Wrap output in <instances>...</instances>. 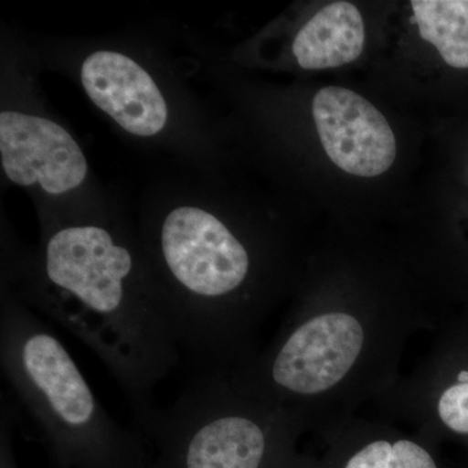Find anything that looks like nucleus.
<instances>
[{"label": "nucleus", "mask_w": 468, "mask_h": 468, "mask_svg": "<svg viewBox=\"0 0 468 468\" xmlns=\"http://www.w3.org/2000/svg\"><path fill=\"white\" fill-rule=\"evenodd\" d=\"M0 367L15 401L64 460L132 466L138 436L111 417L52 326L9 292L0 310Z\"/></svg>", "instance_id": "1"}, {"label": "nucleus", "mask_w": 468, "mask_h": 468, "mask_svg": "<svg viewBox=\"0 0 468 468\" xmlns=\"http://www.w3.org/2000/svg\"><path fill=\"white\" fill-rule=\"evenodd\" d=\"M0 156L9 181L39 186L52 196L81 186L89 172L69 132L50 119L18 111L0 113Z\"/></svg>", "instance_id": "2"}, {"label": "nucleus", "mask_w": 468, "mask_h": 468, "mask_svg": "<svg viewBox=\"0 0 468 468\" xmlns=\"http://www.w3.org/2000/svg\"><path fill=\"white\" fill-rule=\"evenodd\" d=\"M320 141L338 168L359 177H377L392 167L396 137L383 113L349 89H320L313 101Z\"/></svg>", "instance_id": "3"}, {"label": "nucleus", "mask_w": 468, "mask_h": 468, "mask_svg": "<svg viewBox=\"0 0 468 468\" xmlns=\"http://www.w3.org/2000/svg\"><path fill=\"white\" fill-rule=\"evenodd\" d=\"M363 329L346 314H325L298 326L277 350L271 383L295 394L324 392L343 380L358 358Z\"/></svg>", "instance_id": "4"}, {"label": "nucleus", "mask_w": 468, "mask_h": 468, "mask_svg": "<svg viewBox=\"0 0 468 468\" xmlns=\"http://www.w3.org/2000/svg\"><path fill=\"white\" fill-rule=\"evenodd\" d=\"M81 84L92 103L117 125L137 137H153L165 128L168 106L144 67L122 52H92L81 66Z\"/></svg>", "instance_id": "5"}, {"label": "nucleus", "mask_w": 468, "mask_h": 468, "mask_svg": "<svg viewBox=\"0 0 468 468\" xmlns=\"http://www.w3.org/2000/svg\"><path fill=\"white\" fill-rule=\"evenodd\" d=\"M365 23L356 5L335 2L320 9L292 42L303 69L337 68L356 60L365 46Z\"/></svg>", "instance_id": "6"}, {"label": "nucleus", "mask_w": 468, "mask_h": 468, "mask_svg": "<svg viewBox=\"0 0 468 468\" xmlns=\"http://www.w3.org/2000/svg\"><path fill=\"white\" fill-rule=\"evenodd\" d=\"M411 5L421 38L449 66L468 68V0H412Z\"/></svg>", "instance_id": "7"}, {"label": "nucleus", "mask_w": 468, "mask_h": 468, "mask_svg": "<svg viewBox=\"0 0 468 468\" xmlns=\"http://www.w3.org/2000/svg\"><path fill=\"white\" fill-rule=\"evenodd\" d=\"M346 468H437L432 457L411 441L369 443L354 455Z\"/></svg>", "instance_id": "8"}, {"label": "nucleus", "mask_w": 468, "mask_h": 468, "mask_svg": "<svg viewBox=\"0 0 468 468\" xmlns=\"http://www.w3.org/2000/svg\"><path fill=\"white\" fill-rule=\"evenodd\" d=\"M440 418L458 433H468V383L452 385L439 402Z\"/></svg>", "instance_id": "9"}, {"label": "nucleus", "mask_w": 468, "mask_h": 468, "mask_svg": "<svg viewBox=\"0 0 468 468\" xmlns=\"http://www.w3.org/2000/svg\"><path fill=\"white\" fill-rule=\"evenodd\" d=\"M458 381L461 384L468 383V371H462L460 375H458Z\"/></svg>", "instance_id": "10"}]
</instances>
